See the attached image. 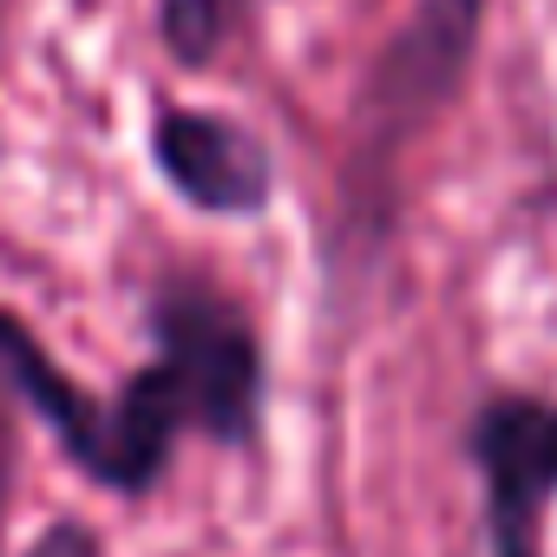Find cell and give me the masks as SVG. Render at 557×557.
<instances>
[{
    "instance_id": "5b68a950",
    "label": "cell",
    "mask_w": 557,
    "mask_h": 557,
    "mask_svg": "<svg viewBox=\"0 0 557 557\" xmlns=\"http://www.w3.org/2000/svg\"><path fill=\"white\" fill-rule=\"evenodd\" d=\"M249 14V0H158V40L184 73H203L223 60Z\"/></svg>"
},
{
    "instance_id": "7a4b0ae2",
    "label": "cell",
    "mask_w": 557,
    "mask_h": 557,
    "mask_svg": "<svg viewBox=\"0 0 557 557\" xmlns=\"http://www.w3.org/2000/svg\"><path fill=\"white\" fill-rule=\"evenodd\" d=\"M145 342L190 413V440L256 453L269 420V355L249 309L210 275L164 269L145 289Z\"/></svg>"
},
{
    "instance_id": "6da1fadb",
    "label": "cell",
    "mask_w": 557,
    "mask_h": 557,
    "mask_svg": "<svg viewBox=\"0 0 557 557\" xmlns=\"http://www.w3.org/2000/svg\"><path fill=\"white\" fill-rule=\"evenodd\" d=\"M492 21V0H413L407 21L387 34L374 53L355 125H348V164H342V197L329 223V275L335 289L361 283L381 269L400 230V164L413 145L459 106L479 40Z\"/></svg>"
},
{
    "instance_id": "277c9868",
    "label": "cell",
    "mask_w": 557,
    "mask_h": 557,
    "mask_svg": "<svg viewBox=\"0 0 557 557\" xmlns=\"http://www.w3.org/2000/svg\"><path fill=\"white\" fill-rule=\"evenodd\" d=\"M145 151H151V171L171 184V197L190 203L197 216L249 223L275 203V158L230 112L158 106L145 125Z\"/></svg>"
},
{
    "instance_id": "8992f818",
    "label": "cell",
    "mask_w": 557,
    "mask_h": 557,
    "mask_svg": "<svg viewBox=\"0 0 557 557\" xmlns=\"http://www.w3.org/2000/svg\"><path fill=\"white\" fill-rule=\"evenodd\" d=\"M14 459H21V394L0 368V531H8V498H14Z\"/></svg>"
},
{
    "instance_id": "52a82bcc",
    "label": "cell",
    "mask_w": 557,
    "mask_h": 557,
    "mask_svg": "<svg viewBox=\"0 0 557 557\" xmlns=\"http://www.w3.org/2000/svg\"><path fill=\"white\" fill-rule=\"evenodd\" d=\"M27 557H106V537H99L92 524H79V518H53V524L34 537Z\"/></svg>"
},
{
    "instance_id": "3957f363",
    "label": "cell",
    "mask_w": 557,
    "mask_h": 557,
    "mask_svg": "<svg viewBox=\"0 0 557 557\" xmlns=\"http://www.w3.org/2000/svg\"><path fill=\"white\" fill-rule=\"evenodd\" d=\"M466 466L479 479L485 557H550L557 511V400L498 387L466 413Z\"/></svg>"
}]
</instances>
